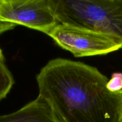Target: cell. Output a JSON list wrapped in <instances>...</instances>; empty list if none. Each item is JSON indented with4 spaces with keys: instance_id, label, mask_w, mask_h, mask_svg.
I'll return each mask as SVG.
<instances>
[{
    "instance_id": "obj_1",
    "label": "cell",
    "mask_w": 122,
    "mask_h": 122,
    "mask_svg": "<svg viewBox=\"0 0 122 122\" xmlns=\"http://www.w3.org/2000/svg\"><path fill=\"white\" fill-rule=\"evenodd\" d=\"M39 95L58 122H122V94L110 92L98 69L64 58L49 61L37 75Z\"/></svg>"
},
{
    "instance_id": "obj_2",
    "label": "cell",
    "mask_w": 122,
    "mask_h": 122,
    "mask_svg": "<svg viewBox=\"0 0 122 122\" xmlns=\"http://www.w3.org/2000/svg\"><path fill=\"white\" fill-rule=\"evenodd\" d=\"M50 2L60 23L122 38V0H50Z\"/></svg>"
},
{
    "instance_id": "obj_3",
    "label": "cell",
    "mask_w": 122,
    "mask_h": 122,
    "mask_svg": "<svg viewBox=\"0 0 122 122\" xmlns=\"http://www.w3.org/2000/svg\"><path fill=\"white\" fill-rule=\"evenodd\" d=\"M48 35L75 57L105 55L122 48V38L68 24L59 23Z\"/></svg>"
},
{
    "instance_id": "obj_4",
    "label": "cell",
    "mask_w": 122,
    "mask_h": 122,
    "mask_svg": "<svg viewBox=\"0 0 122 122\" xmlns=\"http://www.w3.org/2000/svg\"><path fill=\"white\" fill-rule=\"evenodd\" d=\"M0 21L47 35L60 23L50 0H0Z\"/></svg>"
},
{
    "instance_id": "obj_5",
    "label": "cell",
    "mask_w": 122,
    "mask_h": 122,
    "mask_svg": "<svg viewBox=\"0 0 122 122\" xmlns=\"http://www.w3.org/2000/svg\"><path fill=\"white\" fill-rule=\"evenodd\" d=\"M0 122H58L49 102L41 95L13 113L0 116Z\"/></svg>"
},
{
    "instance_id": "obj_6",
    "label": "cell",
    "mask_w": 122,
    "mask_h": 122,
    "mask_svg": "<svg viewBox=\"0 0 122 122\" xmlns=\"http://www.w3.org/2000/svg\"><path fill=\"white\" fill-rule=\"evenodd\" d=\"M14 84L11 73L4 60H0V100L5 98Z\"/></svg>"
},
{
    "instance_id": "obj_7",
    "label": "cell",
    "mask_w": 122,
    "mask_h": 122,
    "mask_svg": "<svg viewBox=\"0 0 122 122\" xmlns=\"http://www.w3.org/2000/svg\"><path fill=\"white\" fill-rule=\"evenodd\" d=\"M106 88L110 92L122 94V73H114L106 84Z\"/></svg>"
},
{
    "instance_id": "obj_8",
    "label": "cell",
    "mask_w": 122,
    "mask_h": 122,
    "mask_svg": "<svg viewBox=\"0 0 122 122\" xmlns=\"http://www.w3.org/2000/svg\"><path fill=\"white\" fill-rule=\"evenodd\" d=\"M15 26L16 25H13V24L0 21V35L3 33L4 32L13 29Z\"/></svg>"
},
{
    "instance_id": "obj_9",
    "label": "cell",
    "mask_w": 122,
    "mask_h": 122,
    "mask_svg": "<svg viewBox=\"0 0 122 122\" xmlns=\"http://www.w3.org/2000/svg\"><path fill=\"white\" fill-rule=\"evenodd\" d=\"M4 58L2 51V50H1V48H0V60H4Z\"/></svg>"
},
{
    "instance_id": "obj_10",
    "label": "cell",
    "mask_w": 122,
    "mask_h": 122,
    "mask_svg": "<svg viewBox=\"0 0 122 122\" xmlns=\"http://www.w3.org/2000/svg\"></svg>"
}]
</instances>
